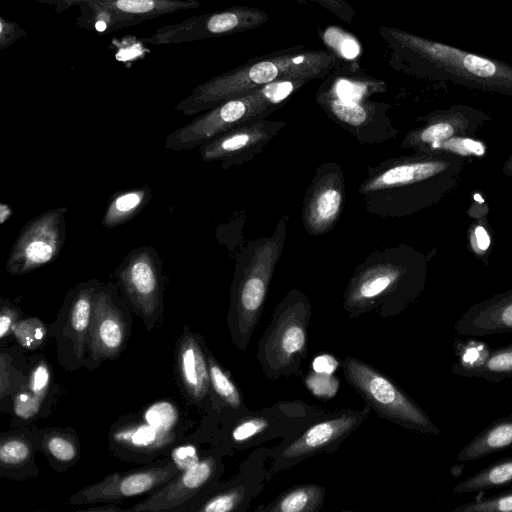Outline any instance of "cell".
Segmentation results:
<instances>
[{
  "label": "cell",
  "instance_id": "6da1fadb",
  "mask_svg": "<svg viewBox=\"0 0 512 512\" xmlns=\"http://www.w3.org/2000/svg\"><path fill=\"white\" fill-rule=\"evenodd\" d=\"M378 34L387 50V63L396 71L512 95V65L503 60L395 27L380 25Z\"/></svg>",
  "mask_w": 512,
  "mask_h": 512
},
{
  "label": "cell",
  "instance_id": "7a4b0ae2",
  "mask_svg": "<svg viewBox=\"0 0 512 512\" xmlns=\"http://www.w3.org/2000/svg\"><path fill=\"white\" fill-rule=\"evenodd\" d=\"M344 61L329 50L289 47L252 58L197 85L175 110L186 116L284 79H323Z\"/></svg>",
  "mask_w": 512,
  "mask_h": 512
},
{
  "label": "cell",
  "instance_id": "3957f363",
  "mask_svg": "<svg viewBox=\"0 0 512 512\" xmlns=\"http://www.w3.org/2000/svg\"><path fill=\"white\" fill-rule=\"evenodd\" d=\"M288 216H283L271 236L261 238L242 252L231 286L227 323L234 345L245 351L259 322L271 278L286 238Z\"/></svg>",
  "mask_w": 512,
  "mask_h": 512
},
{
  "label": "cell",
  "instance_id": "277c9868",
  "mask_svg": "<svg viewBox=\"0 0 512 512\" xmlns=\"http://www.w3.org/2000/svg\"><path fill=\"white\" fill-rule=\"evenodd\" d=\"M403 256L399 249L377 251L355 269L343 303L350 317L378 308L386 315L397 314L417 297L422 278L412 274Z\"/></svg>",
  "mask_w": 512,
  "mask_h": 512
},
{
  "label": "cell",
  "instance_id": "5b68a950",
  "mask_svg": "<svg viewBox=\"0 0 512 512\" xmlns=\"http://www.w3.org/2000/svg\"><path fill=\"white\" fill-rule=\"evenodd\" d=\"M308 82L306 79L279 80L224 101L172 131L166 137L165 148L176 152L191 150L232 128L264 119Z\"/></svg>",
  "mask_w": 512,
  "mask_h": 512
},
{
  "label": "cell",
  "instance_id": "8992f818",
  "mask_svg": "<svg viewBox=\"0 0 512 512\" xmlns=\"http://www.w3.org/2000/svg\"><path fill=\"white\" fill-rule=\"evenodd\" d=\"M311 306L304 293L292 289L275 308L271 322L259 340L257 358L269 378L297 370L307 351Z\"/></svg>",
  "mask_w": 512,
  "mask_h": 512
},
{
  "label": "cell",
  "instance_id": "52a82bcc",
  "mask_svg": "<svg viewBox=\"0 0 512 512\" xmlns=\"http://www.w3.org/2000/svg\"><path fill=\"white\" fill-rule=\"evenodd\" d=\"M444 163L430 159H390L368 167L358 188L365 209L381 217L409 212V198L416 188L444 169Z\"/></svg>",
  "mask_w": 512,
  "mask_h": 512
},
{
  "label": "cell",
  "instance_id": "ba28073f",
  "mask_svg": "<svg viewBox=\"0 0 512 512\" xmlns=\"http://www.w3.org/2000/svg\"><path fill=\"white\" fill-rule=\"evenodd\" d=\"M340 365L349 384L381 417L417 433L440 434L428 414L389 377L353 357Z\"/></svg>",
  "mask_w": 512,
  "mask_h": 512
},
{
  "label": "cell",
  "instance_id": "9c48e42d",
  "mask_svg": "<svg viewBox=\"0 0 512 512\" xmlns=\"http://www.w3.org/2000/svg\"><path fill=\"white\" fill-rule=\"evenodd\" d=\"M119 289L131 308L152 330L163 314V274L160 256L151 246L129 252L114 271Z\"/></svg>",
  "mask_w": 512,
  "mask_h": 512
},
{
  "label": "cell",
  "instance_id": "30bf717a",
  "mask_svg": "<svg viewBox=\"0 0 512 512\" xmlns=\"http://www.w3.org/2000/svg\"><path fill=\"white\" fill-rule=\"evenodd\" d=\"M131 324L132 310L117 283L101 281L94 297L83 367L93 370L117 358L127 345Z\"/></svg>",
  "mask_w": 512,
  "mask_h": 512
},
{
  "label": "cell",
  "instance_id": "8fae6325",
  "mask_svg": "<svg viewBox=\"0 0 512 512\" xmlns=\"http://www.w3.org/2000/svg\"><path fill=\"white\" fill-rule=\"evenodd\" d=\"M101 281L78 283L66 294L55 321L48 326L55 341L57 361L68 371L83 367L87 357L94 297Z\"/></svg>",
  "mask_w": 512,
  "mask_h": 512
},
{
  "label": "cell",
  "instance_id": "7c38bea8",
  "mask_svg": "<svg viewBox=\"0 0 512 512\" xmlns=\"http://www.w3.org/2000/svg\"><path fill=\"white\" fill-rule=\"evenodd\" d=\"M268 20L269 15L259 8L232 6L161 26L152 35L138 39L154 46L181 44L246 32Z\"/></svg>",
  "mask_w": 512,
  "mask_h": 512
},
{
  "label": "cell",
  "instance_id": "4fadbf2b",
  "mask_svg": "<svg viewBox=\"0 0 512 512\" xmlns=\"http://www.w3.org/2000/svg\"><path fill=\"white\" fill-rule=\"evenodd\" d=\"M67 207L47 210L29 220L14 241L6 261V271L21 276L57 259L66 240Z\"/></svg>",
  "mask_w": 512,
  "mask_h": 512
},
{
  "label": "cell",
  "instance_id": "5bb4252c",
  "mask_svg": "<svg viewBox=\"0 0 512 512\" xmlns=\"http://www.w3.org/2000/svg\"><path fill=\"white\" fill-rule=\"evenodd\" d=\"M200 5L199 0H86L78 4L76 27L107 34Z\"/></svg>",
  "mask_w": 512,
  "mask_h": 512
},
{
  "label": "cell",
  "instance_id": "9a60e30c",
  "mask_svg": "<svg viewBox=\"0 0 512 512\" xmlns=\"http://www.w3.org/2000/svg\"><path fill=\"white\" fill-rule=\"evenodd\" d=\"M316 102L323 111L361 143H380L397 132L388 117L389 105L363 99H342L319 90Z\"/></svg>",
  "mask_w": 512,
  "mask_h": 512
},
{
  "label": "cell",
  "instance_id": "2e32d148",
  "mask_svg": "<svg viewBox=\"0 0 512 512\" xmlns=\"http://www.w3.org/2000/svg\"><path fill=\"white\" fill-rule=\"evenodd\" d=\"M172 462L128 472H116L80 489L67 499L68 505L114 503L159 488L179 473Z\"/></svg>",
  "mask_w": 512,
  "mask_h": 512
},
{
  "label": "cell",
  "instance_id": "e0dca14e",
  "mask_svg": "<svg viewBox=\"0 0 512 512\" xmlns=\"http://www.w3.org/2000/svg\"><path fill=\"white\" fill-rule=\"evenodd\" d=\"M285 125L266 118L242 124L202 145L200 157L207 163L220 162L223 169L244 164L262 152Z\"/></svg>",
  "mask_w": 512,
  "mask_h": 512
},
{
  "label": "cell",
  "instance_id": "ac0fdd59",
  "mask_svg": "<svg viewBox=\"0 0 512 512\" xmlns=\"http://www.w3.org/2000/svg\"><path fill=\"white\" fill-rule=\"evenodd\" d=\"M345 200L343 172L336 163H323L307 189L302 221L310 235L318 236L332 230L341 217Z\"/></svg>",
  "mask_w": 512,
  "mask_h": 512
},
{
  "label": "cell",
  "instance_id": "d6986e66",
  "mask_svg": "<svg viewBox=\"0 0 512 512\" xmlns=\"http://www.w3.org/2000/svg\"><path fill=\"white\" fill-rule=\"evenodd\" d=\"M215 472V459L212 457L202 459L193 467L179 472L130 510L154 512L179 510L208 484Z\"/></svg>",
  "mask_w": 512,
  "mask_h": 512
},
{
  "label": "cell",
  "instance_id": "ffe728a7",
  "mask_svg": "<svg viewBox=\"0 0 512 512\" xmlns=\"http://www.w3.org/2000/svg\"><path fill=\"white\" fill-rule=\"evenodd\" d=\"M364 417L360 413L344 414L314 424L286 446L280 456L286 461H297L322 452L342 441L361 424Z\"/></svg>",
  "mask_w": 512,
  "mask_h": 512
},
{
  "label": "cell",
  "instance_id": "44dd1931",
  "mask_svg": "<svg viewBox=\"0 0 512 512\" xmlns=\"http://www.w3.org/2000/svg\"><path fill=\"white\" fill-rule=\"evenodd\" d=\"M462 337L512 332V292L472 306L454 325Z\"/></svg>",
  "mask_w": 512,
  "mask_h": 512
},
{
  "label": "cell",
  "instance_id": "7402d4cb",
  "mask_svg": "<svg viewBox=\"0 0 512 512\" xmlns=\"http://www.w3.org/2000/svg\"><path fill=\"white\" fill-rule=\"evenodd\" d=\"M177 370L187 395L193 401H203L210 393L207 354L203 351L200 338L185 329L177 343Z\"/></svg>",
  "mask_w": 512,
  "mask_h": 512
},
{
  "label": "cell",
  "instance_id": "603a6c76",
  "mask_svg": "<svg viewBox=\"0 0 512 512\" xmlns=\"http://www.w3.org/2000/svg\"><path fill=\"white\" fill-rule=\"evenodd\" d=\"M38 449L37 431L16 430L0 437V472L16 478L33 475L34 456ZM37 473V472H36Z\"/></svg>",
  "mask_w": 512,
  "mask_h": 512
},
{
  "label": "cell",
  "instance_id": "cb8c5ba5",
  "mask_svg": "<svg viewBox=\"0 0 512 512\" xmlns=\"http://www.w3.org/2000/svg\"><path fill=\"white\" fill-rule=\"evenodd\" d=\"M173 432L158 430L143 420L128 422L117 425L111 430L110 443L113 448H123L136 454L149 455L173 442L175 438Z\"/></svg>",
  "mask_w": 512,
  "mask_h": 512
},
{
  "label": "cell",
  "instance_id": "d4e9b609",
  "mask_svg": "<svg viewBox=\"0 0 512 512\" xmlns=\"http://www.w3.org/2000/svg\"><path fill=\"white\" fill-rule=\"evenodd\" d=\"M509 448H512V414L495 420L476 434L461 449L457 460H477Z\"/></svg>",
  "mask_w": 512,
  "mask_h": 512
},
{
  "label": "cell",
  "instance_id": "484cf974",
  "mask_svg": "<svg viewBox=\"0 0 512 512\" xmlns=\"http://www.w3.org/2000/svg\"><path fill=\"white\" fill-rule=\"evenodd\" d=\"M38 449L58 470H65L79 458V442L74 431L49 428L37 431Z\"/></svg>",
  "mask_w": 512,
  "mask_h": 512
},
{
  "label": "cell",
  "instance_id": "4316f807",
  "mask_svg": "<svg viewBox=\"0 0 512 512\" xmlns=\"http://www.w3.org/2000/svg\"><path fill=\"white\" fill-rule=\"evenodd\" d=\"M152 198V190L145 185L115 193L108 202L102 218L105 228L121 226L138 215Z\"/></svg>",
  "mask_w": 512,
  "mask_h": 512
},
{
  "label": "cell",
  "instance_id": "83f0119b",
  "mask_svg": "<svg viewBox=\"0 0 512 512\" xmlns=\"http://www.w3.org/2000/svg\"><path fill=\"white\" fill-rule=\"evenodd\" d=\"M451 372L463 377L483 378L499 383L512 378V343L491 349L485 361L474 368L452 366Z\"/></svg>",
  "mask_w": 512,
  "mask_h": 512
},
{
  "label": "cell",
  "instance_id": "f1b7e54d",
  "mask_svg": "<svg viewBox=\"0 0 512 512\" xmlns=\"http://www.w3.org/2000/svg\"><path fill=\"white\" fill-rule=\"evenodd\" d=\"M325 489L315 484L295 486L264 510L269 512H315L324 500Z\"/></svg>",
  "mask_w": 512,
  "mask_h": 512
},
{
  "label": "cell",
  "instance_id": "f546056e",
  "mask_svg": "<svg viewBox=\"0 0 512 512\" xmlns=\"http://www.w3.org/2000/svg\"><path fill=\"white\" fill-rule=\"evenodd\" d=\"M512 483V457L491 463L454 486L456 494L482 492Z\"/></svg>",
  "mask_w": 512,
  "mask_h": 512
},
{
  "label": "cell",
  "instance_id": "4dcf8cb0",
  "mask_svg": "<svg viewBox=\"0 0 512 512\" xmlns=\"http://www.w3.org/2000/svg\"><path fill=\"white\" fill-rule=\"evenodd\" d=\"M20 350L13 348L2 349L0 353V399L12 397L26 384L27 375Z\"/></svg>",
  "mask_w": 512,
  "mask_h": 512
},
{
  "label": "cell",
  "instance_id": "1f68e13d",
  "mask_svg": "<svg viewBox=\"0 0 512 512\" xmlns=\"http://www.w3.org/2000/svg\"><path fill=\"white\" fill-rule=\"evenodd\" d=\"M319 34L328 50L341 60L355 61L360 57L362 48L358 39L346 30L337 26H329Z\"/></svg>",
  "mask_w": 512,
  "mask_h": 512
},
{
  "label": "cell",
  "instance_id": "d6a6232c",
  "mask_svg": "<svg viewBox=\"0 0 512 512\" xmlns=\"http://www.w3.org/2000/svg\"><path fill=\"white\" fill-rule=\"evenodd\" d=\"M206 354L212 390L225 404L232 408H239L242 405V398L238 388L213 355L208 352Z\"/></svg>",
  "mask_w": 512,
  "mask_h": 512
},
{
  "label": "cell",
  "instance_id": "836d02e7",
  "mask_svg": "<svg viewBox=\"0 0 512 512\" xmlns=\"http://www.w3.org/2000/svg\"><path fill=\"white\" fill-rule=\"evenodd\" d=\"M12 335L22 348L36 350L49 337V328L37 317H26L15 324Z\"/></svg>",
  "mask_w": 512,
  "mask_h": 512
},
{
  "label": "cell",
  "instance_id": "e575fe53",
  "mask_svg": "<svg viewBox=\"0 0 512 512\" xmlns=\"http://www.w3.org/2000/svg\"><path fill=\"white\" fill-rule=\"evenodd\" d=\"M52 381L51 366L42 355L31 357L28 364L26 387L35 396L46 400Z\"/></svg>",
  "mask_w": 512,
  "mask_h": 512
},
{
  "label": "cell",
  "instance_id": "d590c367",
  "mask_svg": "<svg viewBox=\"0 0 512 512\" xmlns=\"http://www.w3.org/2000/svg\"><path fill=\"white\" fill-rule=\"evenodd\" d=\"M453 512H512V489L461 504Z\"/></svg>",
  "mask_w": 512,
  "mask_h": 512
},
{
  "label": "cell",
  "instance_id": "8d00e7d4",
  "mask_svg": "<svg viewBox=\"0 0 512 512\" xmlns=\"http://www.w3.org/2000/svg\"><path fill=\"white\" fill-rule=\"evenodd\" d=\"M142 420L158 430L173 432L178 412L170 402L159 401L144 410Z\"/></svg>",
  "mask_w": 512,
  "mask_h": 512
},
{
  "label": "cell",
  "instance_id": "74e56055",
  "mask_svg": "<svg viewBox=\"0 0 512 512\" xmlns=\"http://www.w3.org/2000/svg\"><path fill=\"white\" fill-rule=\"evenodd\" d=\"M45 400L32 394L24 385L12 396V408L15 416L22 420L38 417Z\"/></svg>",
  "mask_w": 512,
  "mask_h": 512
},
{
  "label": "cell",
  "instance_id": "f35d334b",
  "mask_svg": "<svg viewBox=\"0 0 512 512\" xmlns=\"http://www.w3.org/2000/svg\"><path fill=\"white\" fill-rule=\"evenodd\" d=\"M457 347L455 354L459 357V361L453 366L465 369L481 365L491 350L485 343L475 340L462 343Z\"/></svg>",
  "mask_w": 512,
  "mask_h": 512
},
{
  "label": "cell",
  "instance_id": "ab89813d",
  "mask_svg": "<svg viewBox=\"0 0 512 512\" xmlns=\"http://www.w3.org/2000/svg\"><path fill=\"white\" fill-rule=\"evenodd\" d=\"M242 498L243 493L238 489L225 490L207 499L193 510L203 512H230L237 509Z\"/></svg>",
  "mask_w": 512,
  "mask_h": 512
},
{
  "label": "cell",
  "instance_id": "60d3db41",
  "mask_svg": "<svg viewBox=\"0 0 512 512\" xmlns=\"http://www.w3.org/2000/svg\"><path fill=\"white\" fill-rule=\"evenodd\" d=\"M267 426L268 422L264 418H248L235 426L232 430V438L236 442L246 441L264 431Z\"/></svg>",
  "mask_w": 512,
  "mask_h": 512
},
{
  "label": "cell",
  "instance_id": "b9f144b4",
  "mask_svg": "<svg viewBox=\"0 0 512 512\" xmlns=\"http://www.w3.org/2000/svg\"><path fill=\"white\" fill-rule=\"evenodd\" d=\"M27 35V31L18 22L0 15V50L9 48L16 41Z\"/></svg>",
  "mask_w": 512,
  "mask_h": 512
},
{
  "label": "cell",
  "instance_id": "7bdbcfd3",
  "mask_svg": "<svg viewBox=\"0 0 512 512\" xmlns=\"http://www.w3.org/2000/svg\"><path fill=\"white\" fill-rule=\"evenodd\" d=\"M20 320L19 308L10 301L2 300L0 305V339L12 335L15 324Z\"/></svg>",
  "mask_w": 512,
  "mask_h": 512
},
{
  "label": "cell",
  "instance_id": "ee69618b",
  "mask_svg": "<svg viewBox=\"0 0 512 512\" xmlns=\"http://www.w3.org/2000/svg\"><path fill=\"white\" fill-rule=\"evenodd\" d=\"M307 387L318 396L331 397L336 393L338 384L332 375L315 373L307 379Z\"/></svg>",
  "mask_w": 512,
  "mask_h": 512
},
{
  "label": "cell",
  "instance_id": "f6af8a7d",
  "mask_svg": "<svg viewBox=\"0 0 512 512\" xmlns=\"http://www.w3.org/2000/svg\"><path fill=\"white\" fill-rule=\"evenodd\" d=\"M319 4L340 20L346 23H352L355 16V9L348 3L347 0H308Z\"/></svg>",
  "mask_w": 512,
  "mask_h": 512
},
{
  "label": "cell",
  "instance_id": "bcb514c9",
  "mask_svg": "<svg viewBox=\"0 0 512 512\" xmlns=\"http://www.w3.org/2000/svg\"><path fill=\"white\" fill-rule=\"evenodd\" d=\"M171 458L179 471L189 469L200 461L197 450L192 445H182L174 448Z\"/></svg>",
  "mask_w": 512,
  "mask_h": 512
},
{
  "label": "cell",
  "instance_id": "7dc6e473",
  "mask_svg": "<svg viewBox=\"0 0 512 512\" xmlns=\"http://www.w3.org/2000/svg\"><path fill=\"white\" fill-rule=\"evenodd\" d=\"M340 362L335 357L329 354H322L317 356L312 363L315 373L332 375Z\"/></svg>",
  "mask_w": 512,
  "mask_h": 512
},
{
  "label": "cell",
  "instance_id": "c3c4849f",
  "mask_svg": "<svg viewBox=\"0 0 512 512\" xmlns=\"http://www.w3.org/2000/svg\"><path fill=\"white\" fill-rule=\"evenodd\" d=\"M36 3L50 6L56 13L64 12L73 6H78L86 0H33Z\"/></svg>",
  "mask_w": 512,
  "mask_h": 512
},
{
  "label": "cell",
  "instance_id": "681fc988",
  "mask_svg": "<svg viewBox=\"0 0 512 512\" xmlns=\"http://www.w3.org/2000/svg\"><path fill=\"white\" fill-rule=\"evenodd\" d=\"M476 241L480 249L486 250L489 247L490 239L488 233L481 226L475 230Z\"/></svg>",
  "mask_w": 512,
  "mask_h": 512
},
{
  "label": "cell",
  "instance_id": "f907efd6",
  "mask_svg": "<svg viewBox=\"0 0 512 512\" xmlns=\"http://www.w3.org/2000/svg\"><path fill=\"white\" fill-rule=\"evenodd\" d=\"M86 511H119L123 510L120 507L116 506L114 503H105V505L94 506L85 509Z\"/></svg>",
  "mask_w": 512,
  "mask_h": 512
},
{
  "label": "cell",
  "instance_id": "816d5d0a",
  "mask_svg": "<svg viewBox=\"0 0 512 512\" xmlns=\"http://www.w3.org/2000/svg\"><path fill=\"white\" fill-rule=\"evenodd\" d=\"M292 1H296V2H299V3L304 4V5H308V3H309L308 0H292Z\"/></svg>",
  "mask_w": 512,
  "mask_h": 512
},
{
  "label": "cell",
  "instance_id": "f5cc1de1",
  "mask_svg": "<svg viewBox=\"0 0 512 512\" xmlns=\"http://www.w3.org/2000/svg\"><path fill=\"white\" fill-rule=\"evenodd\" d=\"M509 166H510V168H511V170H512V163H511V164H509Z\"/></svg>",
  "mask_w": 512,
  "mask_h": 512
}]
</instances>
